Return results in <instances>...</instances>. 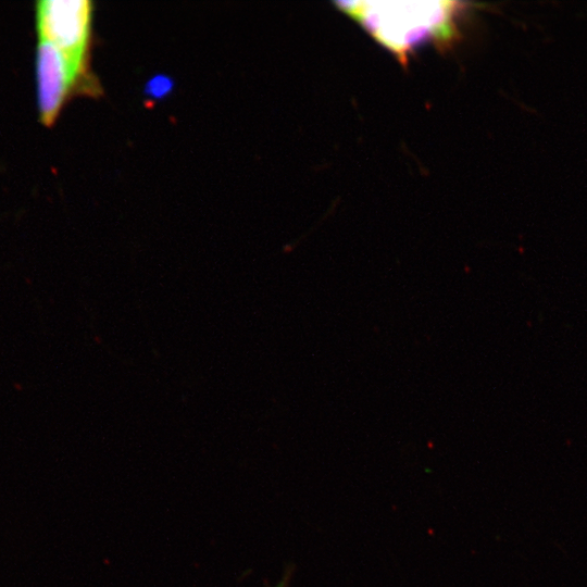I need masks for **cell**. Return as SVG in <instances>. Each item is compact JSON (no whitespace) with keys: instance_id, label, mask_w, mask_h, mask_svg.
<instances>
[{"instance_id":"4","label":"cell","mask_w":587,"mask_h":587,"mask_svg":"<svg viewBox=\"0 0 587 587\" xmlns=\"http://www.w3.org/2000/svg\"><path fill=\"white\" fill-rule=\"evenodd\" d=\"M172 80L163 75L155 76L149 80L146 92L152 98H161L172 89Z\"/></svg>"},{"instance_id":"5","label":"cell","mask_w":587,"mask_h":587,"mask_svg":"<svg viewBox=\"0 0 587 587\" xmlns=\"http://www.w3.org/2000/svg\"><path fill=\"white\" fill-rule=\"evenodd\" d=\"M291 569H287L284 576L282 577V579L275 585V586H272V587H288L289 586V582H290V577H291ZM270 587V586H267Z\"/></svg>"},{"instance_id":"1","label":"cell","mask_w":587,"mask_h":587,"mask_svg":"<svg viewBox=\"0 0 587 587\" xmlns=\"http://www.w3.org/2000/svg\"><path fill=\"white\" fill-rule=\"evenodd\" d=\"M336 5L401 61L422 43L455 39L458 20L466 10L465 3L454 1H351Z\"/></svg>"},{"instance_id":"3","label":"cell","mask_w":587,"mask_h":587,"mask_svg":"<svg viewBox=\"0 0 587 587\" xmlns=\"http://www.w3.org/2000/svg\"><path fill=\"white\" fill-rule=\"evenodd\" d=\"M35 71L39 117L46 125L55 121L70 96L99 91L97 82L82 76L57 46L42 38L37 41Z\"/></svg>"},{"instance_id":"2","label":"cell","mask_w":587,"mask_h":587,"mask_svg":"<svg viewBox=\"0 0 587 587\" xmlns=\"http://www.w3.org/2000/svg\"><path fill=\"white\" fill-rule=\"evenodd\" d=\"M92 10L89 0H38L35 20L38 38L57 46L82 76L97 80L89 68Z\"/></svg>"}]
</instances>
